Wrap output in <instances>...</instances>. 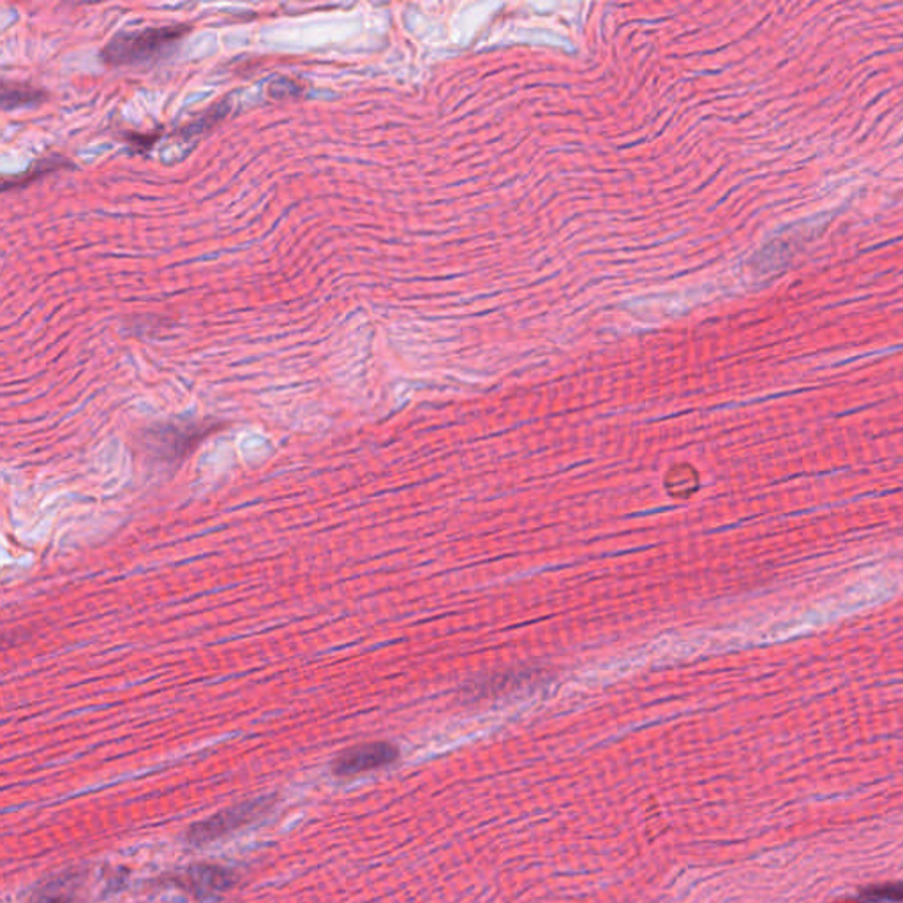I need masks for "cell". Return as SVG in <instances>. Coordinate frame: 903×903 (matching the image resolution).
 Returning a JSON list of instances; mask_svg holds the SVG:
<instances>
[{"mask_svg": "<svg viewBox=\"0 0 903 903\" xmlns=\"http://www.w3.org/2000/svg\"><path fill=\"white\" fill-rule=\"evenodd\" d=\"M191 32L189 25H165L119 32L99 53L108 66H138L163 57Z\"/></svg>", "mask_w": 903, "mask_h": 903, "instance_id": "cell-1", "label": "cell"}, {"mask_svg": "<svg viewBox=\"0 0 903 903\" xmlns=\"http://www.w3.org/2000/svg\"><path fill=\"white\" fill-rule=\"evenodd\" d=\"M274 806V798L251 799L246 803L232 806L228 810H223L214 817H209L207 821L196 822L191 828L187 829L186 840L191 845L209 844L217 838L224 835H230L237 829L244 828L247 824L256 821L258 817L267 814L270 808Z\"/></svg>", "mask_w": 903, "mask_h": 903, "instance_id": "cell-2", "label": "cell"}, {"mask_svg": "<svg viewBox=\"0 0 903 903\" xmlns=\"http://www.w3.org/2000/svg\"><path fill=\"white\" fill-rule=\"evenodd\" d=\"M239 877L232 870L212 863H198L180 870L179 874H173L170 882L177 888L186 891L196 900H214L219 895L237 884Z\"/></svg>", "mask_w": 903, "mask_h": 903, "instance_id": "cell-3", "label": "cell"}, {"mask_svg": "<svg viewBox=\"0 0 903 903\" xmlns=\"http://www.w3.org/2000/svg\"><path fill=\"white\" fill-rule=\"evenodd\" d=\"M399 757V750L385 741L366 743L351 747L337 755L332 762V773L336 777H357L360 773L389 766Z\"/></svg>", "mask_w": 903, "mask_h": 903, "instance_id": "cell-4", "label": "cell"}, {"mask_svg": "<svg viewBox=\"0 0 903 903\" xmlns=\"http://www.w3.org/2000/svg\"><path fill=\"white\" fill-rule=\"evenodd\" d=\"M212 433L210 424H196V426H172L157 427L152 431L149 445L154 452L161 457L180 459L186 456L191 448H195L200 441Z\"/></svg>", "mask_w": 903, "mask_h": 903, "instance_id": "cell-5", "label": "cell"}, {"mask_svg": "<svg viewBox=\"0 0 903 903\" xmlns=\"http://www.w3.org/2000/svg\"><path fill=\"white\" fill-rule=\"evenodd\" d=\"M82 888V874L68 872L57 875L36 888L30 896V903H76Z\"/></svg>", "mask_w": 903, "mask_h": 903, "instance_id": "cell-6", "label": "cell"}, {"mask_svg": "<svg viewBox=\"0 0 903 903\" xmlns=\"http://www.w3.org/2000/svg\"><path fill=\"white\" fill-rule=\"evenodd\" d=\"M46 94L41 89L30 87V85H22V83L4 82L2 85V108L6 112L23 108V106H36L45 101Z\"/></svg>", "mask_w": 903, "mask_h": 903, "instance_id": "cell-7", "label": "cell"}, {"mask_svg": "<svg viewBox=\"0 0 903 903\" xmlns=\"http://www.w3.org/2000/svg\"><path fill=\"white\" fill-rule=\"evenodd\" d=\"M60 166H69V161L62 159L60 156L48 157V159H43V161H39V163L32 166L25 175L13 177L11 180H4V186L2 187H4V191H9V189H16V187L27 186L32 180L39 179V177H43L46 173L59 170Z\"/></svg>", "mask_w": 903, "mask_h": 903, "instance_id": "cell-8", "label": "cell"}, {"mask_svg": "<svg viewBox=\"0 0 903 903\" xmlns=\"http://www.w3.org/2000/svg\"><path fill=\"white\" fill-rule=\"evenodd\" d=\"M859 898L866 903H903V884L889 882V884H877L861 889Z\"/></svg>", "mask_w": 903, "mask_h": 903, "instance_id": "cell-9", "label": "cell"}, {"mask_svg": "<svg viewBox=\"0 0 903 903\" xmlns=\"http://www.w3.org/2000/svg\"><path fill=\"white\" fill-rule=\"evenodd\" d=\"M228 112V105L226 103H219V105L214 106L210 112L202 115L200 119L195 120V122H191V124H187L186 127H182L180 129V133L184 136H195L198 133H202L205 129H209V127L214 126L216 122L223 119L224 115Z\"/></svg>", "mask_w": 903, "mask_h": 903, "instance_id": "cell-10", "label": "cell"}, {"mask_svg": "<svg viewBox=\"0 0 903 903\" xmlns=\"http://www.w3.org/2000/svg\"><path fill=\"white\" fill-rule=\"evenodd\" d=\"M161 133H150V135H140V133H127L126 140L135 152H149L150 147L157 142V138Z\"/></svg>", "mask_w": 903, "mask_h": 903, "instance_id": "cell-11", "label": "cell"}, {"mask_svg": "<svg viewBox=\"0 0 903 903\" xmlns=\"http://www.w3.org/2000/svg\"><path fill=\"white\" fill-rule=\"evenodd\" d=\"M288 89L299 94V83L292 82V80H288V78H279L277 82L270 85V96H272V98H286V96H292V94L288 92Z\"/></svg>", "mask_w": 903, "mask_h": 903, "instance_id": "cell-12", "label": "cell"}]
</instances>
